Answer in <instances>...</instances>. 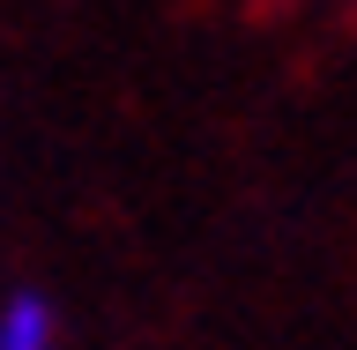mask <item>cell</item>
Listing matches in <instances>:
<instances>
[{
  "label": "cell",
  "instance_id": "6da1fadb",
  "mask_svg": "<svg viewBox=\"0 0 357 350\" xmlns=\"http://www.w3.org/2000/svg\"><path fill=\"white\" fill-rule=\"evenodd\" d=\"M0 350H60V313L45 291H8L0 298Z\"/></svg>",
  "mask_w": 357,
  "mask_h": 350
}]
</instances>
